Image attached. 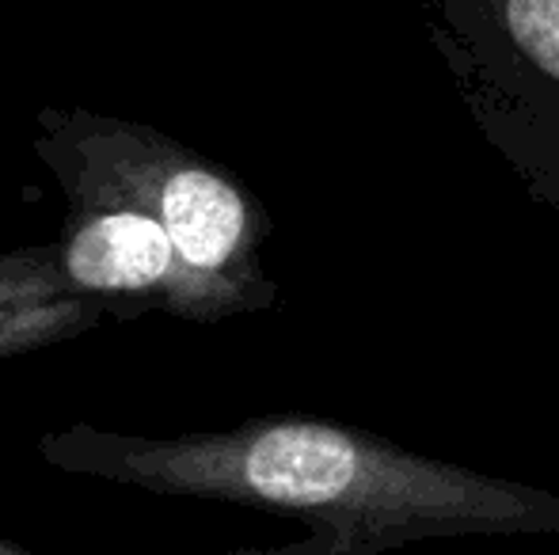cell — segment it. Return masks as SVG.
<instances>
[{
  "label": "cell",
  "mask_w": 559,
  "mask_h": 555,
  "mask_svg": "<svg viewBox=\"0 0 559 555\" xmlns=\"http://www.w3.org/2000/svg\"><path fill=\"white\" fill-rule=\"evenodd\" d=\"M423 27L499 53L559 88V0H407Z\"/></svg>",
  "instance_id": "8992f818"
},
{
  "label": "cell",
  "mask_w": 559,
  "mask_h": 555,
  "mask_svg": "<svg viewBox=\"0 0 559 555\" xmlns=\"http://www.w3.org/2000/svg\"><path fill=\"white\" fill-rule=\"evenodd\" d=\"M0 555H35V552H27L23 544H15V541H8V536H0Z\"/></svg>",
  "instance_id": "52a82bcc"
},
{
  "label": "cell",
  "mask_w": 559,
  "mask_h": 555,
  "mask_svg": "<svg viewBox=\"0 0 559 555\" xmlns=\"http://www.w3.org/2000/svg\"><path fill=\"white\" fill-rule=\"evenodd\" d=\"M35 449L69 475L286 514L309 529L289 544L225 555H381L456 536H559V491L423 457L332 419L259 415L191 434H118L73 422L43 434Z\"/></svg>",
  "instance_id": "6da1fadb"
},
{
  "label": "cell",
  "mask_w": 559,
  "mask_h": 555,
  "mask_svg": "<svg viewBox=\"0 0 559 555\" xmlns=\"http://www.w3.org/2000/svg\"><path fill=\"white\" fill-rule=\"evenodd\" d=\"M31 148L66 202L115 198L153 214L222 319L278 304V286L263 267L271 214L217 160L156 126L84 107H43Z\"/></svg>",
  "instance_id": "7a4b0ae2"
},
{
  "label": "cell",
  "mask_w": 559,
  "mask_h": 555,
  "mask_svg": "<svg viewBox=\"0 0 559 555\" xmlns=\"http://www.w3.org/2000/svg\"><path fill=\"white\" fill-rule=\"evenodd\" d=\"M53 244L69 281L104 301L111 319L176 316L222 324L214 297L179 260L168 229L130 202H66V225Z\"/></svg>",
  "instance_id": "3957f363"
},
{
  "label": "cell",
  "mask_w": 559,
  "mask_h": 555,
  "mask_svg": "<svg viewBox=\"0 0 559 555\" xmlns=\"http://www.w3.org/2000/svg\"><path fill=\"white\" fill-rule=\"evenodd\" d=\"M107 319V304L69 281L53 240L0 252V362L81 339Z\"/></svg>",
  "instance_id": "5b68a950"
},
{
  "label": "cell",
  "mask_w": 559,
  "mask_h": 555,
  "mask_svg": "<svg viewBox=\"0 0 559 555\" xmlns=\"http://www.w3.org/2000/svg\"><path fill=\"white\" fill-rule=\"evenodd\" d=\"M427 38L487 145L522 176L533 198L559 217V88L442 31H427Z\"/></svg>",
  "instance_id": "277c9868"
}]
</instances>
